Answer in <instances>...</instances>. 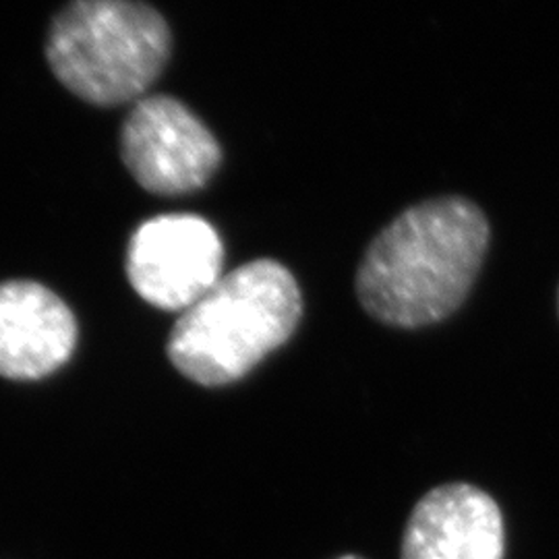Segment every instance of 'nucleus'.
<instances>
[{"label": "nucleus", "instance_id": "obj_1", "mask_svg": "<svg viewBox=\"0 0 559 559\" xmlns=\"http://www.w3.org/2000/svg\"><path fill=\"white\" fill-rule=\"evenodd\" d=\"M489 222L473 201H425L369 245L357 295L376 320L420 328L452 316L468 297L489 247Z\"/></svg>", "mask_w": 559, "mask_h": 559}, {"label": "nucleus", "instance_id": "obj_2", "mask_svg": "<svg viewBox=\"0 0 559 559\" xmlns=\"http://www.w3.org/2000/svg\"><path fill=\"white\" fill-rule=\"evenodd\" d=\"M300 313L299 284L290 270L274 260L249 261L180 313L166 353L187 380L228 385L290 338Z\"/></svg>", "mask_w": 559, "mask_h": 559}, {"label": "nucleus", "instance_id": "obj_3", "mask_svg": "<svg viewBox=\"0 0 559 559\" xmlns=\"http://www.w3.org/2000/svg\"><path fill=\"white\" fill-rule=\"evenodd\" d=\"M170 57V29L140 0H73L52 21L46 59L55 78L94 106L140 102Z\"/></svg>", "mask_w": 559, "mask_h": 559}, {"label": "nucleus", "instance_id": "obj_4", "mask_svg": "<svg viewBox=\"0 0 559 559\" xmlns=\"http://www.w3.org/2000/svg\"><path fill=\"white\" fill-rule=\"evenodd\" d=\"M120 156L133 179L154 195H187L218 170L222 150L212 131L182 102L147 96L120 129Z\"/></svg>", "mask_w": 559, "mask_h": 559}, {"label": "nucleus", "instance_id": "obj_5", "mask_svg": "<svg viewBox=\"0 0 559 559\" xmlns=\"http://www.w3.org/2000/svg\"><path fill=\"white\" fill-rule=\"evenodd\" d=\"M221 235L195 214L143 222L127 249V278L141 299L164 311H187L224 276Z\"/></svg>", "mask_w": 559, "mask_h": 559}, {"label": "nucleus", "instance_id": "obj_6", "mask_svg": "<svg viewBox=\"0 0 559 559\" xmlns=\"http://www.w3.org/2000/svg\"><path fill=\"white\" fill-rule=\"evenodd\" d=\"M506 526L498 501L468 483L436 487L415 506L402 559H503Z\"/></svg>", "mask_w": 559, "mask_h": 559}, {"label": "nucleus", "instance_id": "obj_7", "mask_svg": "<svg viewBox=\"0 0 559 559\" xmlns=\"http://www.w3.org/2000/svg\"><path fill=\"white\" fill-rule=\"evenodd\" d=\"M78 320L50 288L29 280L0 284V376L7 380L48 378L71 359Z\"/></svg>", "mask_w": 559, "mask_h": 559}, {"label": "nucleus", "instance_id": "obj_8", "mask_svg": "<svg viewBox=\"0 0 559 559\" xmlns=\"http://www.w3.org/2000/svg\"><path fill=\"white\" fill-rule=\"evenodd\" d=\"M340 559H360V558H357V556H344V558H340Z\"/></svg>", "mask_w": 559, "mask_h": 559}, {"label": "nucleus", "instance_id": "obj_9", "mask_svg": "<svg viewBox=\"0 0 559 559\" xmlns=\"http://www.w3.org/2000/svg\"><path fill=\"white\" fill-rule=\"evenodd\" d=\"M558 311H559V290H558Z\"/></svg>", "mask_w": 559, "mask_h": 559}]
</instances>
